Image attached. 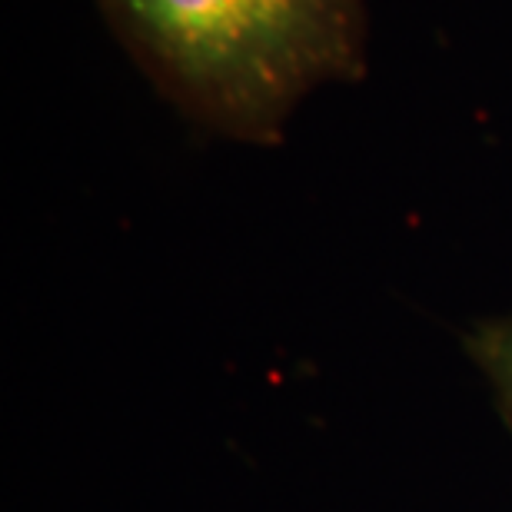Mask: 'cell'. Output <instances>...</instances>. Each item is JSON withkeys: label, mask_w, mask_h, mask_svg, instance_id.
<instances>
[{"label": "cell", "mask_w": 512, "mask_h": 512, "mask_svg": "<svg viewBox=\"0 0 512 512\" xmlns=\"http://www.w3.org/2000/svg\"><path fill=\"white\" fill-rule=\"evenodd\" d=\"M150 84L227 140L276 143L316 87L363 77V0H97Z\"/></svg>", "instance_id": "obj_1"}, {"label": "cell", "mask_w": 512, "mask_h": 512, "mask_svg": "<svg viewBox=\"0 0 512 512\" xmlns=\"http://www.w3.org/2000/svg\"><path fill=\"white\" fill-rule=\"evenodd\" d=\"M466 356L486 376L493 389L499 413L512 429V316H496V320L476 323L466 333Z\"/></svg>", "instance_id": "obj_2"}]
</instances>
